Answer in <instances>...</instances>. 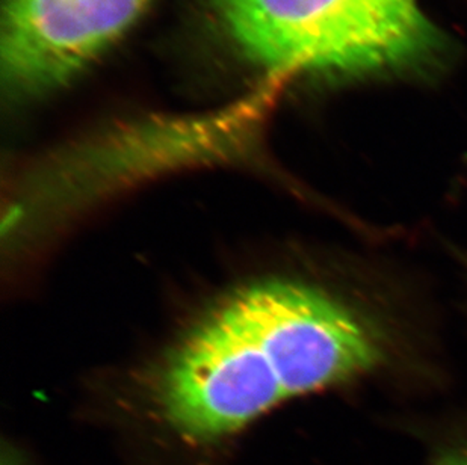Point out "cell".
<instances>
[{
  "mask_svg": "<svg viewBox=\"0 0 467 465\" xmlns=\"http://www.w3.org/2000/svg\"><path fill=\"white\" fill-rule=\"evenodd\" d=\"M4 465H22L20 462L16 461V458L11 457L9 460H4Z\"/></svg>",
  "mask_w": 467,
  "mask_h": 465,
  "instance_id": "cell-5",
  "label": "cell"
},
{
  "mask_svg": "<svg viewBox=\"0 0 467 465\" xmlns=\"http://www.w3.org/2000/svg\"><path fill=\"white\" fill-rule=\"evenodd\" d=\"M432 465H467V439L443 450Z\"/></svg>",
  "mask_w": 467,
  "mask_h": 465,
  "instance_id": "cell-4",
  "label": "cell"
},
{
  "mask_svg": "<svg viewBox=\"0 0 467 465\" xmlns=\"http://www.w3.org/2000/svg\"><path fill=\"white\" fill-rule=\"evenodd\" d=\"M227 40L268 70L413 75L448 52L418 0H213Z\"/></svg>",
  "mask_w": 467,
  "mask_h": 465,
  "instance_id": "cell-2",
  "label": "cell"
},
{
  "mask_svg": "<svg viewBox=\"0 0 467 465\" xmlns=\"http://www.w3.org/2000/svg\"><path fill=\"white\" fill-rule=\"evenodd\" d=\"M149 0H9L4 79L14 93L61 85L117 40Z\"/></svg>",
  "mask_w": 467,
  "mask_h": 465,
  "instance_id": "cell-3",
  "label": "cell"
},
{
  "mask_svg": "<svg viewBox=\"0 0 467 465\" xmlns=\"http://www.w3.org/2000/svg\"><path fill=\"white\" fill-rule=\"evenodd\" d=\"M383 342L339 299L301 281L247 285L172 349L159 375L162 420L192 444L243 429L285 400L377 369Z\"/></svg>",
  "mask_w": 467,
  "mask_h": 465,
  "instance_id": "cell-1",
  "label": "cell"
}]
</instances>
